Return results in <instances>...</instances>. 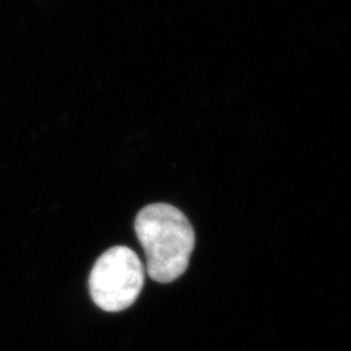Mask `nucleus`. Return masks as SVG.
I'll return each mask as SVG.
<instances>
[{"label":"nucleus","mask_w":351,"mask_h":351,"mask_svg":"<svg viewBox=\"0 0 351 351\" xmlns=\"http://www.w3.org/2000/svg\"><path fill=\"white\" fill-rule=\"evenodd\" d=\"M134 226L146 255L149 276L160 284L182 276L195 245L188 217L171 204L154 203L137 215Z\"/></svg>","instance_id":"nucleus-1"},{"label":"nucleus","mask_w":351,"mask_h":351,"mask_svg":"<svg viewBox=\"0 0 351 351\" xmlns=\"http://www.w3.org/2000/svg\"><path fill=\"white\" fill-rule=\"evenodd\" d=\"M143 284V264L138 255L125 246L106 251L94 264L88 278L93 301L108 313L130 307L137 301Z\"/></svg>","instance_id":"nucleus-2"}]
</instances>
